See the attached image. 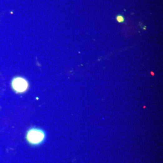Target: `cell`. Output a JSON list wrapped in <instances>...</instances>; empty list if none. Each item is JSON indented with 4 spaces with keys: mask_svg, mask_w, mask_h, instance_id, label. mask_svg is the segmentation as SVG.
Returning <instances> with one entry per match:
<instances>
[{
    "mask_svg": "<svg viewBox=\"0 0 163 163\" xmlns=\"http://www.w3.org/2000/svg\"><path fill=\"white\" fill-rule=\"evenodd\" d=\"M46 133L43 130L38 128H31L27 131L26 139L32 146H38L42 143L46 139Z\"/></svg>",
    "mask_w": 163,
    "mask_h": 163,
    "instance_id": "1",
    "label": "cell"
},
{
    "mask_svg": "<svg viewBox=\"0 0 163 163\" xmlns=\"http://www.w3.org/2000/svg\"><path fill=\"white\" fill-rule=\"evenodd\" d=\"M12 86L15 92L21 93L27 90L29 84L26 80L24 78L17 77L12 81Z\"/></svg>",
    "mask_w": 163,
    "mask_h": 163,
    "instance_id": "2",
    "label": "cell"
},
{
    "mask_svg": "<svg viewBox=\"0 0 163 163\" xmlns=\"http://www.w3.org/2000/svg\"><path fill=\"white\" fill-rule=\"evenodd\" d=\"M117 20L118 22L122 23L124 22V18L122 16H117Z\"/></svg>",
    "mask_w": 163,
    "mask_h": 163,
    "instance_id": "3",
    "label": "cell"
}]
</instances>
